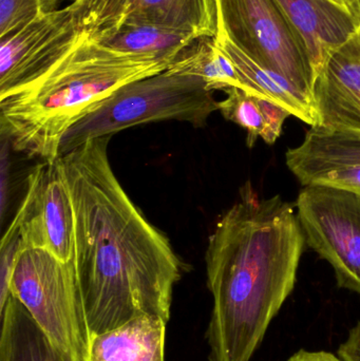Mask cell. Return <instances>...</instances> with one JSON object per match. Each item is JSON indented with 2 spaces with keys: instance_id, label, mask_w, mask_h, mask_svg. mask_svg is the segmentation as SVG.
<instances>
[{
  "instance_id": "6da1fadb",
  "label": "cell",
  "mask_w": 360,
  "mask_h": 361,
  "mask_svg": "<svg viewBox=\"0 0 360 361\" xmlns=\"http://www.w3.org/2000/svg\"><path fill=\"white\" fill-rule=\"evenodd\" d=\"M111 137L61 157L74 212L76 283L91 336L142 316L170 320L183 264L114 175Z\"/></svg>"
},
{
  "instance_id": "7a4b0ae2",
  "label": "cell",
  "mask_w": 360,
  "mask_h": 361,
  "mask_svg": "<svg viewBox=\"0 0 360 361\" xmlns=\"http://www.w3.org/2000/svg\"><path fill=\"white\" fill-rule=\"evenodd\" d=\"M304 243L295 206L279 195L259 199L249 183L241 189L205 254L209 361H251L293 293Z\"/></svg>"
},
{
  "instance_id": "3957f363",
  "label": "cell",
  "mask_w": 360,
  "mask_h": 361,
  "mask_svg": "<svg viewBox=\"0 0 360 361\" xmlns=\"http://www.w3.org/2000/svg\"><path fill=\"white\" fill-rule=\"evenodd\" d=\"M175 59L120 52L86 36L35 80L0 94V130L15 152L61 158L66 133L120 87L156 75Z\"/></svg>"
},
{
  "instance_id": "277c9868",
  "label": "cell",
  "mask_w": 360,
  "mask_h": 361,
  "mask_svg": "<svg viewBox=\"0 0 360 361\" xmlns=\"http://www.w3.org/2000/svg\"><path fill=\"white\" fill-rule=\"evenodd\" d=\"M204 80L171 65L161 73L129 82L101 101L63 137L61 157L89 140L112 137L130 127L179 121L203 127L219 110Z\"/></svg>"
},
{
  "instance_id": "5b68a950",
  "label": "cell",
  "mask_w": 360,
  "mask_h": 361,
  "mask_svg": "<svg viewBox=\"0 0 360 361\" xmlns=\"http://www.w3.org/2000/svg\"><path fill=\"white\" fill-rule=\"evenodd\" d=\"M10 294L23 303L63 360L88 361L91 334L73 260L63 262L42 248H20Z\"/></svg>"
},
{
  "instance_id": "8992f818",
  "label": "cell",
  "mask_w": 360,
  "mask_h": 361,
  "mask_svg": "<svg viewBox=\"0 0 360 361\" xmlns=\"http://www.w3.org/2000/svg\"><path fill=\"white\" fill-rule=\"evenodd\" d=\"M218 27L256 63L312 99L315 73L276 0H216Z\"/></svg>"
},
{
  "instance_id": "52a82bcc",
  "label": "cell",
  "mask_w": 360,
  "mask_h": 361,
  "mask_svg": "<svg viewBox=\"0 0 360 361\" xmlns=\"http://www.w3.org/2000/svg\"><path fill=\"white\" fill-rule=\"evenodd\" d=\"M295 207L306 243L331 264L340 288L360 295V195L309 185Z\"/></svg>"
},
{
  "instance_id": "ba28073f",
  "label": "cell",
  "mask_w": 360,
  "mask_h": 361,
  "mask_svg": "<svg viewBox=\"0 0 360 361\" xmlns=\"http://www.w3.org/2000/svg\"><path fill=\"white\" fill-rule=\"evenodd\" d=\"M18 209L21 247L42 248L69 263L74 257V212L61 159L29 176Z\"/></svg>"
},
{
  "instance_id": "9c48e42d",
  "label": "cell",
  "mask_w": 360,
  "mask_h": 361,
  "mask_svg": "<svg viewBox=\"0 0 360 361\" xmlns=\"http://www.w3.org/2000/svg\"><path fill=\"white\" fill-rule=\"evenodd\" d=\"M84 37L69 6L0 37V94L50 69Z\"/></svg>"
},
{
  "instance_id": "30bf717a",
  "label": "cell",
  "mask_w": 360,
  "mask_h": 361,
  "mask_svg": "<svg viewBox=\"0 0 360 361\" xmlns=\"http://www.w3.org/2000/svg\"><path fill=\"white\" fill-rule=\"evenodd\" d=\"M287 169L302 186L327 185L360 195V135L311 127L285 154Z\"/></svg>"
},
{
  "instance_id": "8fae6325",
  "label": "cell",
  "mask_w": 360,
  "mask_h": 361,
  "mask_svg": "<svg viewBox=\"0 0 360 361\" xmlns=\"http://www.w3.org/2000/svg\"><path fill=\"white\" fill-rule=\"evenodd\" d=\"M312 102L314 127L360 135V29L325 61Z\"/></svg>"
},
{
  "instance_id": "7c38bea8",
  "label": "cell",
  "mask_w": 360,
  "mask_h": 361,
  "mask_svg": "<svg viewBox=\"0 0 360 361\" xmlns=\"http://www.w3.org/2000/svg\"><path fill=\"white\" fill-rule=\"evenodd\" d=\"M276 2L306 49L315 78L332 52L359 30L351 11L332 0Z\"/></svg>"
},
{
  "instance_id": "4fadbf2b",
  "label": "cell",
  "mask_w": 360,
  "mask_h": 361,
  "mask_svg": "<svg viewBox=\"0 0 360 361\" xmlns=\"http://www.w3.org/2000/svg\"><path fill=\"white\" fill-rule=\"evenodd\" d=\"M124 25H156L198 39L213 38L218 31L217 4L216 0H127L118 23L103 35Z\"/></svg>"
},
{
  "instance_id": "5bb4252c",
  "label": "cell",
  "mask_w": 360,
  "mask_h": 361,
  "mask_svg": "<svg viewBox=\"0 0 360 361\" xmlns=\"http://www.w3.org/2000/svg\"><path fill=\"white\" fill-rule=\"evenodd\" d=\"M213 40L232 59L242 82V90L247 91L253 97L281 106L291 116H296L311 127L315 126L316 116L310 97L296 88L280 74L256 63L239 49L219 27Z\"/></svg>"
},
{
  "instance_id": "9a60e30c",
  "label": "cell",
  "mask_w": 360,
  "mask_h": 361,
  "mask_svg": "<svg viewBox=\"0 0 360 361\" xmlns=\"http://www.w3.org/2000/svg\"><path fill=\"white\" fill-rule=\"evenodd\" d=\"M166 322L142 316L91 336L88 361H165Z\"/></svg>"
},
{
  "instance_id": "2e32d148",
  "label": "cell",
  "mask_w": 360,
  "mask_h": 361,
  "mask_svg": "<svg viewBox=\"0 0 360 361\" xmlns=\"http://www.w3.org/2000/svg\"><path fill=\"white\" fill-rule=\"evenodd\" d=\"M0 361H66L13 295L0 314Z\"/></svg>"
},
{
  "instance_id": "e0dca14e",
  "label": "cell",
  "mask_w": 360,
  "mask_h": 361,
  "mask_svg": "<svg viewBox=\"0 0 360 361\" xmlns=\"http://www.w3.org/2000/svg\"><path fill=\"white\" fill-rule=\"evenodd\" d=\"M198 38L183 32L148 25H124L94 39L113 50L175 59Z\"/></svg>"
},
{
  "instance_id": "ac0fdd59",
  "label": "cell",
  "mask_w": 360,
  "mask_h": 361,
  "mask_svg": "<svg viewBox=\"0 0 360 361\" xmlns=\"http://www.w3.org/2000/svg\"><path fill=\"white\" fill-rule=\"evenodd\" d=\"M171 67L204 80L211 91L243 89L232 59L216 44L213 38H200L184 50Z\"/></svg>"
},
{
  "instance_id": "d6986e66",
  "label": "cell",
  "mask_w": 360,
  "mask_h": 361,
  "mask_svg": "<svg viewBox=\"0 0 360 361\" xmlns=\"http://www.w3.org/2000/svg\"><path fill=\"white\" fill-rule=\"evenodd\" d=\"M226 99L218 102L222 116L244 129L247 133V147L253 148L264 129L263 116L258 103V97L239 88L224 91Z\"/></svg>"
},
{
  "instance_id": "ffe728a7",
  "label": "cell",
  "mask_w": 360,
  "mask_h": 361,
  "mask_svg": "<svg viewBox=\"0 0 360 361\" xmlns=\"http://www.w3.org/2000/svg\"><path fill=\"white\" fill-rule=\"evenodd\" d=\"M127 0H75L69 4L80 31L88 39H97L110 31L122 15Z\"/></svg>"
},
{
  "instance_id": "44dd1931",
  "label": "cell",
  "mask_w": 360,
  "mask_h": 361,
  "mask_svg": "<svg viewBox=\"0 0 360 361\" xmlns=\"http://www.w3.org/2000/svg\"><path fill=\"white\" fill-rule=\"evenodd\" d=\"M67 0H0V37L13 33ZM73 2L74 0H70Z\"/></svg>"
},
{
  "instance_id": "7402d4cb",
  "label": "cell",
  "mask_w": 360,
  "mask_h": 361,
  "mask_svg": "<svg viewBox=\"0 0 360 361\" xmlns=\"http://www.w3.org/2000/svg\"><path fill=\"white\" fill-rule=\"evenodd\" d=\"M258 103L261 108L264 121L263 133L260 139L263 140L268 145H273L280 137L283 124L285 120L291 116V114L281 106L266 99L258 97Z\"/></svg>"
},
{
  "instance_id": "603a6c76",
  "label": "cell",
  "mask_w": 360,
  "mask_h": 361,
  "mask_svg": "<svg viewBox=\"0 0 360 361\" xmlns=\"http://www.w3.org/2000/svg\"><path fill=\"white\" fill-rule=\"evenodd\" d=\"M337 355L342 361H360V320L349 331L346 341L338 348Z\"/></svg>"
},
{
  "instance_id": "cb8c5ba5",
  "label": "cell",
  "mask_w": 360,
  "mask_h": 361,
  "mask_svg": "<svg viewBox=\"0 0 360 361\" xmlns=\"http://www.w3.org/2000/svg\"><path fill=\"white\" fill-rule=\"evenodd\" d=\"M287 361H342L340 356L327 351H308L299 350L294 353Z\"/></svg>"
},
{
  "instance_id": "d4e9b609",
  "label": "cell",
  "mask_w": 360,
  "mask_h": 361,
  "mask_svg": "<svg viewBox=\"0 0 360 361\" xmlns=\"http://www.w3.org/2000/svg\"><path fill=\"white\" fill-rule=\"evenodd\" d=\"M352 2V14L356 19L357 23L360 29V0H351Z\"/></svg>"
},
{
  "instance_id": "484cf974",
  "label": "cell",
  "mask_w": 360,
  "mask_h": 361,
  "mask_svg": "<svg viewBox=\"0 0 360 361\" xmlns=\"http://www.w3.org/2000/svg\"><path fill=\"white\" fill-rule=\"evenodd\" d=\"M332 1L336 2L340 6H344V8H348L352 13V2L351 0H332Z\"/></svg>"
}]
</instances>
